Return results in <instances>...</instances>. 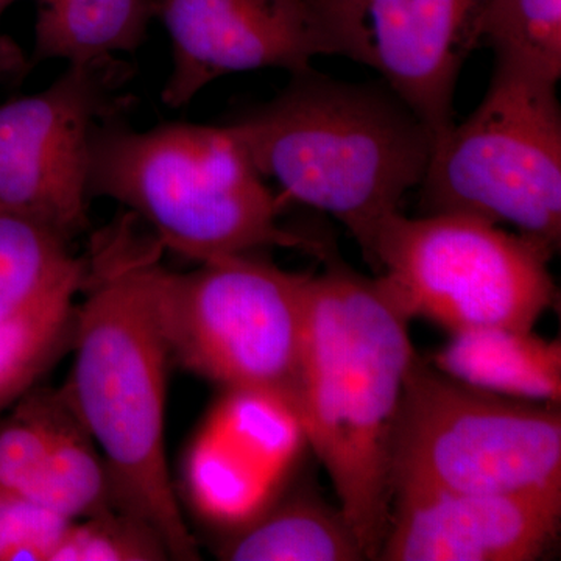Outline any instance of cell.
Returning a JSON list of instances; mask_svg holds the SVG:
<instances>
[{"label":"cell","instance_id":"9c48e42d","mask_svg":"<svg viewBox=\"0 0 561 561\" xmlns=\"http://www.w3.org/2000/svg\"><path fill=\"white\" fill-rule=\"evenodd\" d=\"M128 76L119 58L69 65L43 91L0 103V213L69 241L87 230L92 135L130 105L119 92Z\"/></svg>","mask_w":561,"mask_h":561},{"label":"cell","instance_id":"8fae6325","mask_svg":"<svg viewBox=\"0 0 561 561\" xmlns=\"http://www.w3.org/2000/svg\"><path fill=\"white\" fill-rule=\"evenodd\" d=\"M172 47L161 91L168 108L190 105L214 81L232 73L313 68L334 55L305 0H158Z\"/></svg>","mask_w":561,"mask_h":561},{"label":"cell","instance_id":"d6986e66","mask_svg":"<svg viewBox=\"0 0 561 561\" xmlns=\"http://www.w3.org/2000/svg\"><path fill=\"white\" fill-rule=\"evenodd\" d=\"M481 44L494 65L559 84L561 77V0H486Z\"/></svg>","mask_w":561,"mask_h":561},{"label":"cell","instance_id":"277c9868","mask_svg":"<svg viewBox=\"0 0 561 561\" xmlns=\"http://www.w3.org/2000/svg\"><path fill=\"white\" fill-rule=\"evenodd\" d=\"M88 192L119 203L164 250L192 261L272 247L323 260L332 250L279 224L283 198L228 124L165 122L136 130L110 117L92 135Z\"/></svg>","mask_w":561,"mask_h":561},{"label":"cell","instance_id":"3957f363","mask_svg":"<svg viewBox=\"0 0 561 561\" xmlns=\"http://www.w3.org/2000/svg\"><path fill=\"white\" fill-rule=\"evenodd\" d=\"M284 203L330 214L364 257L379 227L420 187L432 135L381 80L353 83L311 68L230 124Z\"/></svg>","mask_w":561,"mask_h":561},{"label":"cell","instance_id":"52a82bcc","mask_svg":"<svg viewBox=\"0 0 561 561\" xmlns=\"http://www.w3.org/2000/svg\"><path fill=\"white\" fill-rule=\"evenodd\" d=\"M308 273L253 253L165 268L161 317L172 357L228 393L276 405L301 427ZM301 432V431H300Z\"/></svg>","mask_w":561,"mask_h":561},{"label":"cell","instance_id":"603a6c76","mask_svg":"<svg viewBox=\"0 0 561 561\" xmlns=\"http://www.w3.org/2000/svg\"><path fill=\"white\" fill-rule=\"evenodd\" d=\"M14 2H18V0H0V20H2L3 14H5V11L9 10ZM2 38L3 36L0 35V39Z\"/></svg>","mask_w":561,"mask_h":561},{"label":"cell","instance_id":"2e32d148","mask_svg":"<svg viewBox=\"0 0 561 561\" xmlns=\"http://www.w3.org/2000/svg\"><path fill=\"white\" fill-rule=\"evenodd\" d=\"M49 448L46 463L27 497L70 522L111 511L108 471L91 435L69 408L65 394L44 397Z\"/></svg>","mask_w":561,"mask_h":561},{"label":"cell","instance_id":"7402d4cb","mask_svg":"<svg viewBox=\"0 0 561 561\" xmlns=\"http://www.w3.org/2000/svg\"><path fill=\"white\" fill-rule=\"evenodd\" d=\"M28 68V61L24 60L20 49L9 39L0 43V73L18 72Z\"/></svg>","mask_w":561,"mask_h":561},{"label":"cell","instance_id":"5bb4252c","mask_svg":"<svg viewBox=\"0 0 561 561\" xmlns=\"http://www.w3.org/2000/svg\"><path fill=\"white\" fill-rule=\"evenodd\" d=\"M157 16L158 0H36L28 65H91L135 54Z\"/></svg>","mask_w":561,"mask_h":561},{"label":"cell","instance_id":"ba28073f","mask_svg":"<svg viewBox=\"0 0 561 561\" xmlns=\"http://www.w3.org/2000/svg\"><path fill=\"white\" fill-rule=\"evenodd\" d=\"M420 190L423 214L461 213L512 225L559 250L557 84L494 65L481 103L432 144Z\"/></svg>","mask_w":561,"mask_h":561},{"label":"cell","instance_id":"4fadbf2b","mask_svg":"<svg viewBox=\"0 0 561 561\" xmlns=\"http://www.w3.org/2000/svg\"><path fill=\"white\" fill-rule=\"evenodd\" d=\"M437 370L457 381L535 402L561 401V345L534 331L478 328L454 332L432 357Z\"/></svg>","mask_w":561,"mask_h":561},{"label":"cell","instance_id":"8992f818","mask_svg":"<svg viewBox=\"0 0 561 561\" xmlns=\"http://www.w3.org/2000/svg\"><path fill=\"white\" fill-rule=\"evenodd\" d=\"M401 493H530L561 489L560 404L501 397L415 356L390 448Z\"/></svg>","mask_w":561,"mask_h":561},{"label":"cell","instance_id":"7c38bea8","mask_svg":"<svg viewBox=\"0 0 561 561\" xmlns=\"http://www.w3.org/2000/svg\"><path fill=\"white\" fill-rule=\"evenodd\" d=\"M560 529L561 489L394 494L378 560L534 561Z\"/></svg>","mask_w":561,"mask_h":561},{"label":"cell","instance_id":"e0dca14e","mask_svg":"<svg viewBox=\"0 0 561 561\" xmlns=\"http://www.w3.org/2000/svg\"><path fill=\"white\" fill-rule=\"evenodd\" d=\"M87 271L61 232L28 217L0 213V323Z\"/></svg>","mask_w":561,"mask_h":561},{"label":"cell","instance_id":"ffe728a7","mask_svg":"<svg viewBox=\"0 0 561 561\" xmlns=\"http://www.w3.org/2000/svg\"><path fill=\"white\" fill-rule=\"evenodd\" d=\"M169 553L147 524L128 513L106 511L70 524L50 561H151Z\"/></svg>","mask_w":561,"mask_h":561},{"label":"cell","instance_id":"44dd1931","mask_svg":"<svg viewBox=\"0 0 561 561\" xmlns=\"http://www.w3.org/2000/svg\"><path fill=\"white\" fill-rule=\"evenodd\" d=\"M72 523L31 497L0 491V561H50Z\"/></svg>","mask_w":561,"mask_h":561},{"label":"cell","instance_id":"7a4b0ae2","mask_svg":"<svg viewBox=\"0 0 561 561\" xmlns=\"http://www.w3.org/2000/svg\"><path fill=\"white\" fill-rule=\"evenodd\" d=\"M308 273L301 435L330 476L367 560H378L391 512L390 448L416 353L409 321L376 276L331 250Z\"/></svg>","mask_w":561,"mask_h":561},{"label":"cell","instance_id":"ac0fdd59","mask_svg":"<svg viewBox=\"0 0 561 561\" xmlns=\"http://www.w3.org/2000/svg\"><path fill=\"white\" fill-rule=\"evenodd\" d=\"M87 272V271H84ZM84 275L0 323V413L28 393L72 343Z\"/></svg>","mask_w":561,"mask_h":561},{"label":"cell","instance_id":"6da1fadb","mask_svg":"<svg viewBox=\"0 0 561 561\" xmlns=\"http://www.w3.org/2000/svg\"><path fill=\"white\" fill-rule=\"evenodd\" d=\"M162 253L125 209L92 236L62 394L103 454L117 511L147 524L169 559L198 560L165 457L172 354L161 317Z\"/></svg>","mask_w":561,"mask_h":561},{"label":"cell","instance_id":"5b68a950","mask_svg":"<svg viewBox=\"0 0 561 561\" xmlns=\"http://www.w3.org/2000/svg\"><path fill=\"white\" fill-rule=\"evenodd\" d=\"M556 250L537 239L461 213L389 217L365 261L409 321L454 332L534 331L556 306L549 268Z\"/></svg>","mask_w":561,"mask_h":561},{"label":"cell","instance_id":"30bf717a","mask_svg":"<svg viewBox=\"0 0 561 561\" xmlns=\"http://www.w3.org/2000/svg\"><path fill=\"white\" fill-rule=\"evenodd\" d=\"M334 55L378 73L426 125L432 144L454 124L465 61L481 46L486 0H305Z\"/></svg>","mask_w":561,"mask_h":561},{"label":"cell","instance_id":"9a60e30c","mask_svg":"<svg viewBox=\"0 0 561 561\" xmlns=\"http://www.w3.org/2000/svg\"><path fill=\"white\" fill-rule=\"evenodd\" d=\"M228 561H359L365 559L341 508L317 496L295 497L251 518L221 545Z\"/></svg>","mask_w":561,"mask_h":561}]
</instances>
